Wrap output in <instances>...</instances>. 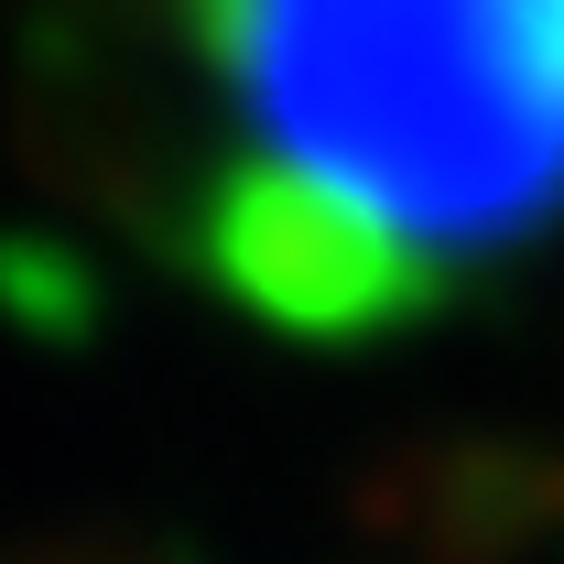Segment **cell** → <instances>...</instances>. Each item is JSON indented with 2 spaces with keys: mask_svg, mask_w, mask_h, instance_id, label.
Returning a JSON list of instances; mask_svg holds the SVG:
<instances>
[{
  "mask_svg": "<svg viewBox=\"0 0 564 564\" xmlns=\"http://www.w3.org/2000/svg\"><path fill=\"white\" fill-rule=\"evenodd\" d=\"M98 185L293 348H380L564 228V0H76Z\"/></svg>",
  "mask_w": 564,
  "mask_h": 564,
  "instance_id": "6da1fadb",
  "label": "cell"
}]
</instances>
